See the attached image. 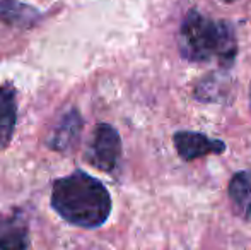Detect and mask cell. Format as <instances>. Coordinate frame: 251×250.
<instances>
[{"mask_svg": "<svg viewBox=\"0 0 251 250\" xmlns=\"http://www.w3.org/2000/svg\"><path fill=\"white\" fill-rule=\"evenodd\" d=\"M178 48L185 60L232 67L238 55V40L232 24L190 10L178 31Z\"/></svg>", "mask_w": 251, "mask_h": 250, "instance_id": "cell-1", "label": "cell"}, {"mask_svg": "<svg viewBox=\"0 0 251 250\" xmlns=\"http://www.w3.org/2000/svg\"><path fill=\"white\" fill-rule=\"evenodd\" d=\"M51 204L63 220L82 228L101 226L111 213L109 192L100 180L84 171L56 180Z\"/></svg>", "mask_w": 251, "mask_h": 250, "instance_id": "cell-2", "label": "cell"}, {"mask_svg": "<svg viewBox=\"0 0 251 250\" xmlns=\"http://www.w3.org/2000/svg\"><path fill=\"white\" fill-rule=\"evenodd\" d=\"M122 156V139L115 127L100 124L94 130L87 160L102 171H113Z\"/></svg>", "mask_w": 251, "mask_h": 250, "instance_id": "cell-3", "label": "cell"}, {"mask_svg": "<svg viewBox=\"0 0 251 250\" xmlns=\"http://www.w3.org/2000/svg\"><path fill=\"white\" fill-rule=\"evenodd\" d=\"M173 142L178 151L179 158L185 161H193L208 154H222L226 151V144L221 139H214L201 132L193 130H179L173 137Z\"/></svg>", "mask_w": 251, "mask_h": 250, "instance_id": "cell-4", "label": "cell"}, {"mask_svg": "<svg viewBox=\"0 0 251 250\" xmlns=\"http://www.w3.org/2000/svg\"><path fill=\"white\" fill-rule=\"evenodd\" d=\"M29 245L27 221L21 211L0 214V250H26Z\"/></svg>", "mask_w": 251, "mask_h": 250, "instance_id": "cell-5", "label": "cell"}, {"mask_svg": "<svg viewBox=\"0 0 251 250\" xmlns=\"http://www.w3.org/2000/svg\"><path fill=\"white\" fill-rule=\"evenodd\" d=\"M229 199L234 213L243 220H251V171L243 170L229 182Z\"/></svg>", "mask_w": 251, "mask_h": 250, "instance_id": "cell-6", "label": "cell"}, {"mask_svg": "<svg viewBox=\"0 0 251 250\" xmlns=\"http://www.w3.org/2000/svg\"><path fill=\"white\" fill-rule=\"evenodd\" d=\"M16 125V101L9 87H0V149L12 139Z\"/></svg>", "mask_w": 251, "mask_h": 250, "instance_id": "cell-7", "label": "cell"}, {"mask_svg": "<svg viewBox=\"0 0 251 250\" xmlns=\"http://www.w3.org/2000/svg\"><path fill=\"white\" fill-rule=\"evenodd\" d=\"M80 132V118L77 117V113H70L63 118V122L60 124L58 130L55 134V139H53V147H58L63 149L70 142H74L77 137V134Z\"/></svg>", "mask_w": 251, "mask_h": 250, "instance_id": "cell-8", "label": "cell"}, {"mask_svg": "<svg viewBox=\"0 0 251 250\" xmlns=\"http://www.w3.org/2000/svg\"><path fill=\"white\" fill-rule=\"evenodd\" d=\"M226 2H234V0H226Z\"/></svg>", "mask_w": 251, "mask_h": 250, "instance_id": "cell-9", "label": "cell"}]
</instances>
